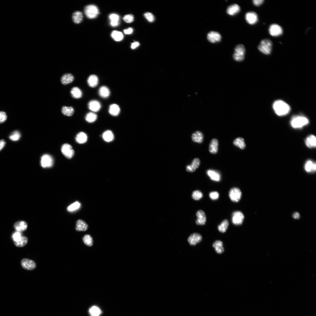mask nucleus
Masks as SVG:
<instances>
[{
	"label": "nucleus",
	"instance_id": "obj_18",
	"mask_svg": "<svg viewBox=\"0 0 316 316\" xmlns=\"http://www.w3.org/2000/svg\"><path fill=\"white\" fill-rule=\"evenodd\" d=\"M305 143L306 146L308 148H315L316 146L315 136L313 135H309L305 139Z\"/></svg>",
	"mask_w": 316,
	"mask_h": 316
},
{
	"label": "nucleus",
	"instance_id": "obj_47",
	"mask_svg": "<svg viewBox=\"0 0 316 316\" xmlns=\"http://www.w3.org/2000/svg\"><path fill=\"white\" fill-rule=\"evenodd\" d=\"M145 17L150 22H153L154 20V17L153 14L150 12L145 13L144 14Z\"/></svg>",
	"mask_w": 316,
	"mask_h": 316
},
{
	"label": "nucleus",
	"instance_id": "obj_13",
	"mask_svg": "<svg viewBox=\"0 0 316 316\" xmlns=\"http://www.w3.org/2000/svg\"><path fill=\"white\" fill-rule=\"evenodd\" d=\"M221 37L220 34L215 31H210L208 33L207 35L208 40L210 42L212 43L220 41Z\"/></svg>",
	"mask_w": 316,
	"mask_h": 316
},
{
	"label": "nucleus",
	"instance_id": "obj_50",
	"mask_svg": "<svg viewBox=\"0 0 316 316\" xmlns=\"http://www.w3.org/2000/svg\"><path fill=\"white\" fill-rule=\"evenodd\" d=\"M219 195L217 191H213L210 192L209 194V196L210 198L213 200L218 199L219 197Z\"/></svg>",
	"mask_w": 316,
	"mask_h": 316
},
{
	"label": "nucleus",
	"instance_id": "obj_44",
	"mask_svg": "<svg viewBox=\"0 0 316 316\" xmlns=\"http://www.w3.org/2000/svg\"><path fill=\"white\" fill-rule=\"evenodd\" d=\"M203 196V194L202 192L198 190L193 191L192 195V198L196 200H200L202 198Z\"/></svg>",
	"mask_w": 316,
	"mask_h": 316
},
{
	"label": "nucleus",
	"instance_id": "obj_46",
	"mask_svg": "<svg viewBox=\"0 0 316 316\" xmlns=\"http://www.w3.org/2000/svg\"><path fill=\"white\" fill-rule=\"evenodd\" d=\"M80 206V204L78 202H76L68 207V210L69 211H72L78 209Z\"/></svg>",
	"mask_w": 316,
	"mask_h": 316
},
{
	"label": "nucleus",
	"instance_id": "obj_34",
	"mask_svg": "<svg viewBox=\"0 0 316 316\" xmlns=\"http://www.w3.org/2000/svg\"><path fill=\"white\" fill-rule=\"evenodd\" d=\"M83 17L82 13L80 11L75 12L73 13L72 16L73 21L77 24L79 23L82 21Z\"/></svg>",
	"mask_w": 316,
	"mask_h": 316
},
{
	"label": "nucleus",
	"instance_id": "obj_37",
	"mask_svg": "<svg viewBox=\"0 0 316 316\" xmlns=\"http://www.w3.org/2000/svg\"><path fill=\"white\" fill-rule=\"evenodd\" d=\"M70 92L72 97L74 98H80L82 96V91L77 87H73L71 89Z\"/></svg>",
	"mask_w": 316,
	"mask_h": 316
},
{
	"label": "nucleus",
	"instance_id": "obj_42",
	"mask_svg": "<svg viewBox=\"0 0 316 316\" xmlns=\"http://www.w3.org/2000/svg\"><path fill=\"white\" fill-rule=\"evenodd\" d=\"M28 242V238L25 236H22L20 240L18 242L13 241L14 245L17 247H21L24 246Z\"/></svg>",
	"mask_w": 316,
	"mask_h": 316
},
{
	"label": "nucleus",
	"instance_id": "obj_56",
	"mask_svg": "<svg viewBox=\"0 0 316 316\" xmlns=\"http://www.w3.org/2000/svg\"><path fill=\"white\" fill-rule=\"evenodd\" d=\"M293 217L296 219H298L300 217V214L298 212H295L293 215Z\"/></svg>",
	"mask_w": 316,
	"mask_h": 316
},
{
	"label": "nucleus",
	"instance_id": "obj_39",
	"mask_svg": "<svg viewBox=\"0 0 316 316\" xmlns=\"http://www.w3.org/2000/svg\"><path fill=\"white\" fill-rule=\"evenodd\" d=\"M111 36L113 39L116 41L121 40L123 37V35L121 32L116 30L113 31Z\"/></svg>",
	"mask_w": 316,
	"mask_h": 316
},
{
	"label": "nucleus",
	"instance_id": "obj_12",
	"mask_svg": "<svg viewBox=\"0 0 316 316\" xmlns=\"http://www.w3.org/2000/svg\"><path fill=\"white\" fill-rule=\"evenodd\" d=\"M245 19L248 24L253 25L256 23L258 21V17L256 13L253 11H250L245 14Z\"/></svg>",
	"mask_w": 316,
	"mask_h": 316
},
{
	"label": "nucleus",
	"instance_id": "obj_30",
	"mask_svg": "<svg viewBox=\"0 0 316 316\" xmlns=\"http://www.w3.org/2000/svg\"><path fill=\"white\" fill-rule=\"evenodd\" d=\"M99 94L102 98H105L110 95V91L109 88L106 86L101 87L99 90Z\"/></svg>",
	"mask_w": 316,
	"mask_h": 316
},
{
	"label": "nucleus",
	"instance_id": "obj_31",
	"mask_svg": "<svg viewBox=\"0 0 316 316\" xmlns=\"http://www.w3.org/2000/svg\"><path fill=\"white\" fill-rule=\"evenodd\" d=\"M102 137L103 140L107 142L112 141L114 138L113 132L109 130H107L104 131L102 134Z\"/></svg>",
	"mask_w": 316,
	"mask_h": 316
},
{
	"label": "nucleus",
	"instance_id": "obj_25",
	"mask_svg": "<svg viewBox=\"0 0 316 316\" xmlns=\"http://www.w3.org/2000/svg\"><path fill=\"white\" fill-rule=\"evenodd\" d=\"M99 82L98 78L95 75H91L89 76L87 79V83L89 86L92 87H96Z\"/></svg>",
	"mask_w": 316,
	"mask_h": 316
},
{
	"label": "nucleus",
	"instance_id": "obj_53",
	"mask_svg": "<svg viewBox=\"0 0 316 316\" xmlns=\"http://www.w3.org/2000/svg\"><path fill=\"white\" fill-rule=\"evenodd\" d=\"M133 29L132 28H129L128 29L124 30V32L125 34H130L132 33Z\"/></svg>",
	"mask_w": 316,
	"mask_h": 316
},
{
	"label": "nucleus",
	"instance_id": "obj_14",
	"mask_svg": "<svg viewBox=\"0 0 316 316\" xmlns=\"http://www.w3.org/2000/svg\"><path fill=\"white\" fill-rule=\"evenodd\" d=\"M196 215L197 217L195 221L196 224L199 225H204L206 221V217L205 212L202 210H199L196 212Z\"/></svg>",
	"mask_w": 316,
	"mask_h": 316
},
{
	"label": "nucleus",
	"instance_id": "obj_38",
	"mask_svg": "<svg viewBox=\"0 0 316 316\" xmlns=\"http://www.w3.org/2000/svg\"><path fill=\"white\" fill-rule=\"evenodd\" d=\"M61 112L63 115L70 116L73 114L74 110L72 107L63 106L62 107Z\"/></svg>",
	"mask_w": 316,
	"mask_h": 316
},
{
	"label": "nucleus",
	"instance_id": "obj_1",
	"mask_svg": "<svg viewBox=\"0 0 316 316\" xmlns=\"http://www.w3.org/2000/svg\"><path fill=\"white\" fill-rule=\"evenodd\" d=\"M273 108L276 114L280 116L288 114L291 109L290 106L287 103L280 100L274 102L273 104Z\"/></svg>",
	"mask_w": 316,
	"mask_h": 316
},
{
	"label": "nucleus",
	"instance_id": "obj_10",
	"mask_svg": "<svg viewBox=\"0 0 316 316\" xmlns=\"http://www.w3.org/2000/svg\"><path fill=\"white\" fill-rule=\"evenodd\" d=\"M244 218V215L240 211L234 212L232 214V222L235 225H241L243 222Z\"/></svg>",
	"mask_w": 316,
	"mask_h": 316
},
{
	"label": "nucleus",
	"instance_id": "obj_8",
	"mask_svg": "<svg viewBox=\"0 0 316 316\" xmlns=\"http://www.w3.org/2000/svg\"><path fill=\"white\" fill-rule=\"evenodd\" d=\"M53 162L52 157L49 154H44L41 157L40 164L43 168L51 167L53 164Z\"/></svg>",
	"mask_w": 316,
	"mask_h": 316
},
{
	"label": "nucleus",
	"instance_id": "obj_41",
	"mask_svg": "<svg viewBox=\"0 0 316 316\" xmlns=\"http://www.w3.org/2000/svg\"><path fill=\"white\" fill-rule=\"evenodd\" d=\"M97 118V116L94 112L88 113L85 117V120L89 123H92L95 122Z\"/></svg>",
	"mask_w": 316,
	"mask_h": 316
},
{
	"label": "nucleus",
	"instance_id": "obj_9",
	"mask_svg": "<svg viewBox=\"0 0 316 316\" xmlns=\"http://www.w3.org/2000/svg\"><path fill=\"white\" fill-rule=\"evenodd\" d=\"M269 34L273 37L279 36L283 33V30L281 27L276 24L271 25L269 27Z\"/></svg>",
	"mask_w": 316,
	"mask_h": 316
},
{
	"label": "nucleus",
	"instance_id": "obj_21",
	"mask_svg": "<svg viewBox=\"0 0 316 316\" xmlns=\"http://www.w3.org/2000/svg\"><path fill=\"white\" fill-rule=\"evenodd\" d=\"M240 10L239 6L237 4H234L229 6L227 8L226 12L231 16H234L238 13Z\"/></svg>",
	"mask_w": 316,
	"mask_h": 316
},
{
	"label": "nucleus",
	"instance_id": "obj_48",
	"mask_svg": "<svg viewBox=\"0 0 316 316\" xmlns=\"http://www.w3.org/2000/svg\"><path fill=\"white\" fill-rule=\"evenodd\" d=\"M123 20L127 23H131L134 20V16L132 14H128L125 16L123 18Z\"/></svg>",
	"mask_w": 316,
	"mask_h": 316
},
{
	"label": "nucleus",
	"instance_id": "obj_32",
	"mask_svg": "<svg viewBox=\"0 0 316 316\" xmlns=\"http://www.w3.org/2000/svg\"><path fill=\"white\" fill-rule=\"evenodd\" d=\"M87 135L84 132H81L78 133L75 137L76 141L78 143L82 144L85 143L87 140Z\"/></svg>",
	"mask_w": 316,
	"mask_h": 316
},
{
	"label": "nucleus",
	"instance_id": "obj_28",
	"mask_svg": "<svg viewBox=\"0 0 316 316\" xmlns=\"http://www.w3.org/2000/svg\"><path fill=\"white\" fill-rule=\"evenodd\" d=\"M207 174L212 180L219 181L220 180V174L217 171L212 170H209L207 171Z\"/></svg>",
	"mask_w": 316,
	"mask_h": 316
},
{
	"label": "nucleus",
	"instance_id": "obj_49",
	"mask_svg": "<svg viewBox=\"0 0 316 316\" xmlns=\"http://www.w3.org/2000/svg\"><path fill=\"white\" fill-rule=\"evenodd\" d=\"M21 234L20 232H17L15 233L12 236V238L14 241L18 242L19 241L21 237Z\"/></svg>",
	"mask_w": 316,
	"mask_h": 316
},
{
	"label": "nucleus",
	"instance_id": "obj_26",
	"mask_svg": "<svg viewBox=\"0 0 316 316\" xmlns=\"http://www.w3.org/2000/svg\"><path fill=\"white\" fill-rule=\"evenodd\" d=\"M120 109L118 105L113 104H111L109 107V114L114 116L118 115L120 113Z\"/></svg>",
	"mask_w": 316,
	"mask_h": 316
},
{
	"label": "nucleus",
	"instance_id": "obj_5",
	"mask_svg": "<svg viewBox=\"0 0 316 316\" xmlns=\"http://www.w3.org/2000/svg\"><path fill=\"white\" fill-rule=\"evenodd\" d=\"M245 48L241 44L237 45L235 49V52L233 55V59L236 61H242L244 58Z\"/></svg>",
	"mask_w": 316,
	"mask_h": 316
},
{
	"label": "nucleus",
	"instance_id": "obj_11",
	"mask_svg": "<svg viewBox=\"0 0 316 316\" xmlns=\"http://www.w3.org/2000/svg\"><path fill=\"white\" fill-rule=\"evenodd\" d=\"M21 264L24 269L31 270L35 268L36 264L35 262L27 258H23L21 261Z\"/></svg>",
	"mask_w": 316,
	"mask_h": 316
},
{
	"label": "nucleus",
	"instance_id": "obj_51",
	"mask_svg": "<svg viewBox=\"0 0 316 316\" xmlns=\"http://www.w3.org/2000/svg\"><path fill=\"white\" fill-rule=\"evenodd\" d=\"M7 118V115L5 112L0 111V123L4 122L6 120Z\"/></svg>",
	"mask_w": 316,
	"mask_h": 316
},
{
	"label": "nucleus",
	"instance_id": "obj_33",
	"mask_svg": "<svg viewBox=\"0 0 316 316\" xmlns=\"http://www.w3.org/2000/svg\"><path fill=\"white\" fill-rule=\"evenodd\" d=\"M233 144L242 150L244 149L246 147V144L244 139L241 137L236 138L233 141Z\"/></svg>",
	"mask_w": 316,
	"mask_h": 316
},
{
	"label": "nucleus",
	"instance_id": "obj_27",
	"mask_svg": "<svg viewBox=\"0 0 316 316\" xmlns=\"http://www.w3.org/2000/svg\"><path fill=\"white\" fill-rule=\"evenodd\" d=\"M15 229L18 232L25 230L27 227V223L24 221H19L16 222L14 225Z\"/></svg>",
	"mask_w": 316,
	"mask_h": 316
},
{
	"label": "nucleus",
	"instance_id": "obj_55",
	"mask_svg": "<svg viewBox=\"0 0 316 316\" xmlns=\"http://www.w3.org/2000/svg\"><path fill=\"white\" fill-rule=\"evenodd\" d=\"M6 142L4 140H0V151L4 147Z\"/></svg>",
	"mask_w": 316,
	"mask_h": 316
},
{
	"label": "nucleus",
	"instance_id": "obj_16",
	"mask_svg": "<svg viewBox=\"0 0 316 316\" xmlns=\"http://www.w3.org/2000/svg\"><path fill=\"white\" fill-rule=\"evenodd\" d=\"M200 161L198 158L194 159L191 164L187 165L186 167V171L189 172H193L199 167Z\"/></svg>",
	"mask_w": 316,
	"mask_h": 316
},
{
	"label": "nucleus",
	"instance_id": "obj_2",
	"mask_svg": "<svg viewBox=\"0 0 316 316\" xmlns=\"http://www.w3.org/2000/svg\"><path fill=\"white\" fill-rule=\"evenodd\" d=\"M308 119L305 117L301 115L293 116L291 119L290 124L294 128H302L309 123Z\"/></svg>",
	"mask_w": 316,
	"mask_h": 316
},
{
	"label": "nucleus",
	"instance_id": "obj_52",
	"mask_svg": "<svg viewBox=\"0 0 316 316\" xmlns=\"http://www.w3.org/2000/svg\"><path fill=\"white\" fill-rule=\"evenodd\" d=\"M263 0H254L253 1V4L256 6H259L263 3Z\"/></svg>",
	"mask_w": 316,
	"mask_h": 316
},
{
	"label": "nucleus",
	"instance_id": "obj_17",
	"mask_svg": "<svg viewBox=\"0 0 316 316\" xmlns=\"http://www.w3.org/2000/svg\"><path fill=\"white\" fill-rule=\"evenodd\" d=\"M88 107L92 112H97L100 109L101 104L97 100H92L88 104Z\"/></svg>",
	"mask_w": 316,
	"mask_h": 316
},
{
	"label": "nucleus",
	"instance_id": "obj_54",
	"mask_svg": "<svg viewBox=\"0 0 316 316\" xmlns=\"http://www.w3.org/2000/svg\"><path fill=\"white\" fill-rule=\"evenodd\" d=\"M139 43L138 42H136L131 44V47L132 49H135L139 46Z\"/></svg>",
	"mask_w": 316,
	"mask_h": 316
},
{
	"label": "nucleus",
	"instance_id": "obj_24",
	"mask_svg": "<svg viewBox=\"0 0 316 316\" xmlns=\"http://www.w3.org/2000/svg\"><path fill=\"white\" fill-rule=\"evenodd\" d=\"M218 140L216 138L213 139L211 141L209 146V151L212 154L217 153L218 151Z\"/></svg>",
	"mask_w": 316,
	"mask_h": 316
},
{
	"label": "nucleus",
	"instance_id": "obj_35",
	"mask_svg": "<svg viewBox=\"0 0 316 316\" xmlns=\"http://www.w3.org/2000/svg\"><path fill=\"white\" fill-rule=\"evenodd\" d=\"M213 246L215 249L216 252L218 253H221L224 251V249L223 247V242L221 241H215L213 243Z\"/></svg>",
	"mask_w": 316,
	"mask_h": 316
},
{
	"label": "nucleus",
	"instance_id": "obj_19",
	"mask_svg": "<svg viewBox=\"0 0 316 316\" xmlns=\"http://www.w3.org/2000/svg\"><path fill=\"white\" fill-rule=\"evenodd\" d=\"M305 170L307 172H314L316 170V164L315 162L310 160H308L304 165Z\"/></svg>",
	"mask_w": 316,
	"mask_h": 316
},
{
	"label": "nucleus",
	"instance_id": "obj_22",
	"mask_svg": "<svg viewBox=\"0 0 316 316\" xmlns=\"http://www.w3.org/2000/svg\"><path fill=\"white\" fill-rule=\"evenodd\" d=\"M88 225L83 220L79 219L76 222L75 230L78 231H85L88 228Z\"/></svg>",
	"mask_w": 316,
	"mask_h": 316
},
{
	"label": "nucleus",
	"instance_id": "obj_15",
	"mask_svg": "<svg viewBox=\"0 0 316 316\" xmlns=\"http://www.w3.org/2000/svg\"><path fill=\"white\" fill-rule=\"evenodd\" d=\"M201 235L197 233H194L191 234L188 238V241L190 244L193 245L200 242L202 240Z\"/></svg>",
	"mask_w": 316,
	"mask_h": 316
},
{
	"label": "nucleus",
	"instance_id": "obj_3",
	"mask_svg": "<svg viewBox=\"0 0 316 316\" xmlns=\"http://www.w3.org/2000/svg\"><path fill=\"white\" fill-rule=\"evenodd\" d=\"M272 43L269 39H265L260 42L258 48L262 53L266 54H270L272 51Z\"/></svg>",
	"mask_w": 316,
	"mask_h": 316
},
{
	"label": "nucleus",
	"instance_id": "obj_20",
	"mask_svg": "<svg viewBox=\"0 0 316 316\" xmlns=\"http://www.w3.org/2000/svg\"><path fill=\"white\" fill-rule=\"evenodd\" d=\"M204 138L203 133L200 131H195L192 134L191 136L193 142L199 143L203 142Z\"/></svg>",
	"mask_w": 316,
	"mask_h": 316
},
{
	"label": "nucleus",
	"instance_id": "obj_23",
	"mask_svg": "<svg viewBox=\"0 0 316 316\" xmlns=\"http://www.w3.org/2000/svg\"><path fill=\"white\" fill-rule=\"evenodd\" d=\"M74 79V77L72 74L70 73H66L62 76L61 81L63 84L66 85L72 82Z\"/></svg>",
	"mask_w": 316,
	"mask_h": 316
},
{
	"label": "nucleus",
	"instance_id": "obj_43",
	"mask_svg": "<svg viewBox=\"0 0 316 316\" xmlns=\"http://www.w3.org/2000/svg\"><path fill=\"white\" fill-rule=\"evenodd\" d=\"M89 312L91 316H99L101 313V311L98 307L93 306L90 309Z\"/></svg>",
	"mask_w": 316,
	"mask_h": 316
},
{
	"label": "nucleus",
	"instance_id": "obj_6",
	"mask_svg": "<svg viewBox=\"0 0 316 316\" xmlns=\"http://www.w3.org/2000/svg\"><path fill=\"white\" fill-rule=\"evenodd\" d=\"M229 197L231 200L234 202H238L241 199L242 193L240 190L237 188H233L230 190Z\"/></svg>",
	"mask_w": 316,
	"mask_h": 316
},
{
	"label": "nucleus",
	"instance_id": "obj_40",
	"mask_svg": "<svg viewBox=\"0 0 316 316\" xmlns=\"http://www.w3.org/2000/svg\"><path fill=\"white\" fill-rule=\"evenodd\" d=\"M229 225V221L227 219H225L218 226V229L220 232L224 233L226 231Z\"/></svg>",
	"mask_w": 316,
	"mask_h": 316
},
{
	"label": "nucleus",
	"instance_id": "obj_29",
	"mask_svg": "<svg viewBox=\"0 0 316 316\" xmlns=\"http://www.w3.org/2000/svg\"><path fill=\"white\" fill-rule=\"evenodd\" d=\"M110 24L113 27L118 26L119 24V16L117 14L112 13L109 16Z\"/></svg>",
	"mask_w": 316,
	"mask_h": 316
},
{
	"label": "nucleus",
	"instance_id": "obj_7",
	"mask_svg": "<svg viewBox=\"0 0 316 316\" xmlns=\"http://www.w3.org/2000/svg\"><path fill=\"white\" fill-rule=\"evenodd\" d=\"M61 151L63 154L67 158L70 159L73 157L74 152L72 147L68 144H63L61 147Z\"/></svg>",
	"mask_w": 316,
	"mask_h": 316
},
{
	"label": "nucleus",
	"instance_id": "obj_36",
	"mask_svg": "<svg viewBox=\"0 0 316 316\" xmlns=\"http://www.w3.org/2000/svg\"><path fill=\"white\" fill-rule=\"evenodd\" d=\"M83 242L85 244L89 247L92 246L93 244V240L92 237L90 235H85L82 238Z\"/></svg>",
	"mask_w": 316,
	"mask_h": 316
},
{
	"label": "nucleus",
	"instance_id": "obj_4",
	"mask_svg": "<svg viewBox=\"0 0 316 316\" xmlns=\"http://www.w3.org/2000/svg\"><path fill=\"white\" fill-rule=\"evenodd\" d=\"M99 12L98 8L94 5H87L85 7L84 9V13L85 15L90 19H93L96 17L99 14Z\"/></svg>",
	"mask_w": 316,
	"mask_h": 316
},
{
	"label": "nucleus",
	"instance_id": "obj_45",
	"mask_svg": "<svg viewBox=\"0 0 316 316\" xmlns=\"http://www.w3.org/2000/svg\"><path fill=\"white\" fill-rule=\"evenodd\" d=\"M21 137V134L18 131L16 130L13 131L9 136V139L13 141H17Z\"/></svg>",
	"mask_w": 316,
	"mask_h": 316
}]
</instances>
